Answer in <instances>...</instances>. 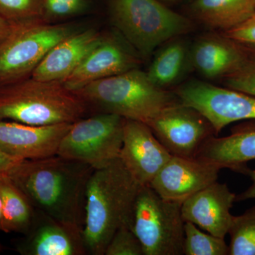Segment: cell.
I'll use <instances>...</instances> for the list:
<instances>
[{
  "mask_svg": "<svg viewBox=\"0 0 255 255\" xmlns=\"http://www.w3.org/2000/svg\"><path fill=\"white\" fill-rule=\"evenodd\" d=\"M11 28V22L0 16V43L8 36Z\"/></svg>",
  "mask_w": 255,
  "mask_h": 255,
  "instance_id": "obj_32",
  "label": "cell"
},
{
  "mask_svg": "<svg viewBox=\"0 0 255 255\" xmlns=\"http://www.w3.org/2000/svg\"><path fill=\"white\" fill-rule=\"evenodd\" d=\"M245 46L248 50L246 60L223 80L226 87L255 97V48Z\"/></svg>",
  "mask_w": 255,
  "mask_h": 255,
  "instance_id": "obj_26",
  "label": "cell"
},
{
  "mask_svg": "<svg viewBox=\"0 0 255 255\" xmlns=\"http://www.w3.org/2000/svg\"><path fill=\"white\" fill-rule=\"evenodd\" d=\"M184 255H228L225 239L204 233L191 222L184 223Z\"/></svg>",
  "mask_w": 255,
  "mask_h": 255,
  "instance_id": "obj_24",
  "label": "cell"
},
{
  "mask_svg": "<svg viewBox=\"0 0 255 255\" xmlns=\"http://www.w3.org/2000/svg\"><path fill=\"white\" fill-rule=\"evenodd\" d=\"M172 156L147 124L125 119L119 158L140 185H150Z\"/></svg>",
  "mask_w": 255,
  "mask_h": 255,
  "instance_id": "obj_11",
  "label": "cell"
},
{
  "mask_svg": "<svg viewBox=\"0 0 255 255\" xmlns=\"http://www.w3.org/2000/svg\"><path fill=\"white\" fill-rule=\"evenodd\" d=\"M0 197L3 232L26 234L34 222L36 211L8 175H0Z\"/></svg>",
  "mask_w": 255,
  "mask_h": 255,
  "instance_id": "obj_21",
  "label": "cell"
},
{
  "mask_svg": "<svg viewBox=\"0 0 255 255\" xmlns=\"http://www.w3.org/2000/svg\"><path fill=\"white\" fill-rule=\"evenodd\" d=\"M79 30L76 25L45 18L11 22V31L0 43V85L31 77L57 43Z\"/></svg>",
  "mask_w": 255,
  "mask_h": 255,
  "instance_id": "obj_6",
  "label": "cell"
},
{
  "mask_svg": "<svg viewBox=\"0 0 255 255\" xmlns=\"http://www.w3.org/2000/svg\"><path fill=\"white\" fill-rule=\"evenodd\" d=\"M123 117L97 113L72 124L57 155L100 169L119 158L123 143Z\"/></svg>",
  "mask_w": 255,
  "mask_h": 255,
  "instance_id": "obj_8",
  "label": "cell"
},
{
  "mask_svg": "<svg viewBox=\"0 0 255 255\" xmlns=\"http://www.w3.org/2000/svg\"><path fill=\"white\" fill-rule=\"evenodd\" d=\"M103 37L95 28L79 30L57 43L47 53L32 73L31 78L41 81L63 82Z\"/></svg>",
  "mask_w": 255,
  "mask_h": 255,
  "instance_id": "obj_18",
  "label": "cell"
},
{
  "mask_svg": "<svg viewBox=\"0 0 255 255\" xmlns=\"http://www.w3.org/2000/svg\"><path fill=\"white\" fill-rule=\"evenodd\" d=\"M220 170L217 165L200 159L172 155L149 186L163 199L182 203L217 182Z\"/></svg>",
  "mask_w": 255,
  "mask_h": 255,
  "instance_id": "obj_13",
  "label": "cell"
},
{
  "mask_svg": "<svg viewBox=\"0 0 255 255\" xmlns=\"http://www.w3.org/2000/svg\"><path fill=\"white\" fill-rule=\"evenodd\" d=\"M187 55V48L182 42L169 43L155 57L147 72L149 78L162 88L173 85L184 71Z\"/></svg>",
  "mask_w": 255,
  "mask_h": 255,
  "instance_id": "obj_22",
  "label": "cell"
},
{
  "mask_svg": "<svg viewBox=\"0 0 255 255\" xmlns=\"http://www.w3.org/2000/svg\"><path fill=\"white\" fill-rule=\"evenodd\" d=\"M47 21L73 17L85 14L91 6V0H43Z\"/></svg>",
  "mask_w": 255,
  "mask_h": 255,
  "instance_id": "obj_27",
  "label": "cell"
},
{
  "mask_svg": "<svg viewBox=\"0 0 255 255\" xmlns=\"http://www.w3.org/2000/svg\"><path fill=\"white\" fill-rule=\"evenodd\" d=\"M227 136H213L204 142L196 158L244 174L248 162L255 159V119L241 121Z\"/></svg>",
  "mask_w": 255,
  "mask_h": 255,
  "instance_id": "obj_16",
  "label": "cell"
},
{
  "mask_svg": "<svg viewBox=\"0 0 255 255\" xmlns=\"http://www.w3.org/2000/svg\"><path fill=\"white\" fill-rule=\"evenodd\" d=\"M88 106L60 82L30 78L0 85V121L32 126L74 123L85 117Z\"/></svg>",
  "mask_w": 255,
  "mask_h": 255,
  "instance_id": "obj_3",
  "label": "cell"
},
{
  "mask_svg": "<svg viewBox=\"0 0 255 255\" xmlns=\"http://www.w3.org/2000/svg\"><path fill=\"white\" fill-rule=\"evenodd\" d=\"M223 34L242 44L255 48V13L236 27L223 31Z\"/></svg>",
  "mask_w": 255,
  "mask_h": 255,
  "instance_id": "obj_29",
  "label": "cell"
},
{
  "mask_svg": "<svg viewBox=\"0 0 255 255\" xmlns=\"http://www.w3.org/2000/svg\"><path fill=\"white\" fill-rule=\"evenodd\" d=\"M174 93L182 105L202 114L217 135L229 124L255 119V96L200 80L186 82Z\"/></svg>",
  "mask_w": 255,
  "mask_h": 255,
  "instance_id": "obj_9",
  "label": "cell"
},
{
  "mask_svg": "<svg viewBox=\"0 0 255 255\" xmlns=\"http://www.w3.org/2000/svg\"><path fill=\"white\" fill-rule=\"evenodd\" d=\"M97 113L150 123L162 111L180 103L175 94L151 81L138 68L89 84L74 92Z\"/></svg>",
  "mask_w": 255,
  "mask_h": 255,
  "instance_id": "obj_4",
  "label": "cell"
},
{
  "mask_svg": "<svg viewBox=\"0 0 255 255\" xmlns=\"http://www.w3.org/2000/svg\"><path fill=\"white\" fill-rule=\"evenodd\" d=\"M23 159L6 155L0 150V175H8Z\"/></svg>",
  "mask_w": 255,
  "mask_h": 255,
  "instance_id": "obj_30",
  "label": "cell"
},
{
  "mask_svg": "<svg viewBox=\"0 0 255 255\" xmlns=\"http://www.w3.org/2000/svg\"><path fill=\"white\" fill-rule=\"evenodd\" d=\"M140 60L124 43L113 37L102 41L62 83L72 92L92 82L110 78L138 68Z\"/></svg>",
  "mask_w": 255,
  "mask_h": 255,
  "instance_id": "obj_14",
  "label": "cell"
},
{
  "mask_svg": "<svg viewBox=\"0 0 255 255\" xmlns=\"http://www.w3.org/2000/svg\"><path fill=\"white\" fill-rule=\"evenodd\" d=\"M26 238L18 246L25 255L87 254L82 232L36 211Z\"/></svg>",
  "mask_w": 255,
  "mask_h": 255,
  "instance_id": "obj_17",
  "label": "cell"
},
{
  "mask_svg": "<svg viewBox=\"0 0 255 255\" xmlns=\"http://www.w3.org/2000/svg\"><path fill=\"white\" fill-rule=\"evenodd\" d=\"M228 255H255V206L233 216Z\"/></svg>",
  "mask_w": 255,
  "mask_h": 255,
  "instance_id": "obj_23",
  "label": "cell"
},
{
  "mask_svg": "<svg viewBox=\"0 0 255 255\" xmlns=\"http://www.w3.org/2000/svg\"><path fill=\"white\" fill-rule=\"evenodd\" d=\"M244 174L250 177L252 181V184L246 190L243 191L241 194H236V202H241V201L255 199V169L248 167L245 171Z\"/></svg>",
  "mask_w": 255,
  "mask_h": 255,
  "instance_id": "obj_31",
  "label": "cell"
},
{
  "mask_svg": "<svg viewBox=\"0 0 255 255\" xmlns=\"http://www.w3.org/2000/svg\"><path fill=\"white\" fill-rule=\"evenodd\" d=\"M0 248H1V246H0Z\"/></svg>",
  "mask_w": 255,
  "mask_h": 255,
  "instance_id": "obj_35",
  "label": "cell"
},
{
  "mask_svg": "<svg viewBox=\"0 0 255 255\" xmlns=\"http://www.w3.org/2000/svg\"><path fill=\"white\" fill-rule=\"evenodd\" d=\"M140 186L120 158L93 171L87 183L82 231L87 253L105 255L115 233L129 225Z\"/></svg>",
  "mask_w": 255,
  "mask_h": 255,
  "instance_id": "obj_2",
  "label": "cell"
},
{
  "mask_svg": "<svg viewBox=\"0 0 255 255\" xmlns=\"http://www.w3.org/2000/svg\"><path fill=\"white\" fill-rule=\"evenodd\" d=\"M182 204L163 199L149 185L140 186L129 226L141 243L144 255H184Z\"/></svg>",
  "mask_w": 255,
  "mask_h": 255,
  "instance_id": "obj_7",
  "label": "cell"
},
{
  "mask_svg": "<svg viewBox=\"0 0 255 255\" xmlns=\"http://www.w3.org/2000/svg\"><path fill=\"white\" fill-rule=\"evenodd\" d=\"M158 1H176V0H158Z\"/></svg>",
  "mask_w": 255,
  "mask_h": 255,
  "instance_id": "obj_34",
  "label": "cell"
},
{
  "mask_svg": "<svg viewBox=\"0 0 255 255\" xmlns=\"http://www.w3.org/2000/svg\"><path fill=\"white\" fill-rule=\"evenodd\" d=\"M0 16L10 22L44 18L43 0H0Z\"/></svg>",
  "mask_w": 255,
  "mask_h": 255,
  "instance_id": "obj_25",
  "label": "cell"
},
{
  "mask_svg": "<svg viewBox=\"0 0 255 255\" xmlns=\"http://www.w3.org/2000/svg\"><path fill=\"white\" fill-rule=\"evenodd\" d=\"M109 11L116 28L145 57L193 28L190 20L158 0H109Z\"/></svg>",
  "mask_w": 255,
  "mask_h": 255,
  "instance_id": "obj_5",
  "label": "cell"
},
{
  "mask_svg": "<svg viewBox=\"0 0 255 255\" xmlns=\"http://www.w3.org/2000/svg\"><path fill=\"white\" fill-rule=\"evenodd\" d=\"M193 14L210 27L228 31L255 13V0H194Z\"/></svg>",
  "mask_w": 255,
  "mask_h": 255,
  "instance_id": "obj_20",
  "label": "cell"
},
{
  "mask_svg": "<svg viewBox=\"0 0 255 255\" xmlns=\"http://www.w3.org/2000/svg\"><path fill=\"white\" fill-rule=\"evenodd\" d=\"M72 124L32 126L0 121V150L23 160L54 156Z\"/></svg>",
  "mask_w": 255,
  "mask_h": 255,
  "instance_id": "obj_12",
  "label": "cell"
},
{
  "mask_svg": "<svg viewBox=\"0 0 255 255\" xmlns=\"http://www.w3.org/2000/svg\"><path fill=\"white\" fill-rule=\"evenodd\" d=\"M105 255H144L141 243L129 225L122 226L106 248Z\"/></svg>",
  "mask_w": 255,
  "mask_h": 255,
  "instance_id": "obj_28",
  "label": "cell"
},
{
  "mask_svg": "<svg viewBox=\"0 0 255 255\" xmlns=\"http://www.w3.org/2000/svg\"><path fill=\"white\" fill-rule=\"evenodd\" d=\"M0 231H2V215H1V197H0Z\"/></svg>",
  "mask_w": 255,
  "mask_h": 255,
  "instance_id": "obj_33",
  "label": "cell"
},
{
  "mask_svg": "<svg viewBox=\"0 0 255 255\" xmlns=\"http://www.w3.org/2000/svg\"><path fill=\"white\" fill-rule=\"evenodd\" d=\"M94 170L55 155L21 161L8 176L36 211L82 232L87 183Z\"/></svg>",
  "mask_w": 255,
  "mask_h": 255,
  "instance_id": "obj_1",
  "label": "cell"
},
{
  "mask_svg": "<svg viewBox=\"0 0 255 255\" xmlns=\"http://www.w3.org/2000/svg\"><path fill=\"white\" fill-rule=\"evenodd\" d=\"M248 55L246 46L222 36H208L199 38L191 52L194 68L206 78L227 76L237 70Z\"/></svg>",
  "mask_w": 255,
  "mask_h": 255,
  "instance_id": "obj_19",
  "label": "cell"
},
{
  "mask_svg": "<svg viewBox=\"0 0 255 255\" xmlns=\"http://www.w3.org/2000/svg\"><path fill=\"white\" fill-rule=\"evenodd\" d=\"M147 126L171 155L187 158H196L204 142L218 136L202 114L181 102L162 111Z\"/></svg>",
  "mask_w": 255,
  "mask_h": 255,
  "instance_id": "obj_10",
  "label": "cell"
},
{
  "mask_svg": "<svg viewBox=\"0 0 255 255\" xmlns=\"http://www.w3.org/2000/svg\"><path fill=\"white\" fill-rule=\"evenodd\" d=\"M236 197V194L230 190L227 184L213 183L183 201V219L225 239L234 216L231 211Z\"/></svg>",
  "mask_w": 255,
  "mask_h": 255,
  "instance_id": "obj_15",
  "label": "cell"
}]
</instances>
